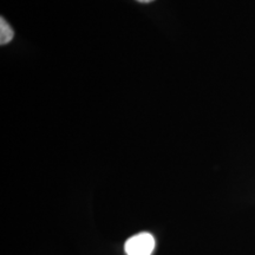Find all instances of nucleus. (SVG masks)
<instances>
[{"label": "nucleus", "instance_id": "obj_1", "mask_svg": "<svg viewBox=\"0 0 255 255\" xmlns=\"http://www.w3.org/2000/svg\"><path fill=\"white\" fill-rule=\"evenodd\" d=\"M155 250V239L150 233H138L128 239L124 245L127 255H151Z\"/></svg>", "mask_w": 255, "mask_h": 255}, {"label": "nucleus", "instance_id": "obj_2", "mask_svg": "<svg viewBox=\"0 0 255 255\" xmlns=\"http://www.w3.org/2000/svg\"><path fill=\"white\" fill-rule=\"evenodd\" d=\"M14 31L9 26V24L5 20L4 17L0 18V44L6 45L9 41L13 39Z\"/></svg>", "mask_w": 255, "mask_h": 255}, {"label": "nucleus", "instance_id": "obj_3", "mask_svg": "<svg viewBox=\"0 0 255 255\" xmlns=\"http://www.w3.org/2000/svg\"><path fill=\"white\" fill-rule=\"evenodd\" d=\"M138 2H143V4H148V2L154 1V0H137Z\"/></svg>", "mask_w": 255, "mask_h": 255}]
</instances>
